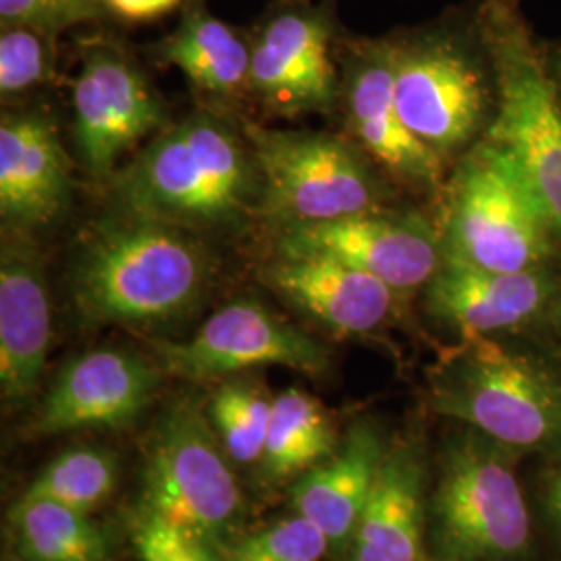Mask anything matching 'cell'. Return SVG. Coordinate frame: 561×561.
I'll use <instances>...</instances> for the list:
<instances>
[{
  "mask_svg": "<svg viewBox=\"0 0 561 561\" xmlns=\"http://www.w3.org/2000/svg\"><path fill=\"white\" fill-rule=\"evenodd\" d=\"M194 231L117 210L85 236L71 298L85 324L157 327L202 300L213 264Z\"/></svg>",
  "mask_w": 561,
  "mask_h": 561,
  "instance_id": "cell-1",
  "label": "cell"
},
{
  "mask_svg": "<svg viewBox=\"0 0 561 561\" xmlns=\"http://www.w3.org/2000/svg\"><path fill=\"white\" fill-rule=\"evenodd\" d=\"M119 210L190 231H222L259 213L254 154L221 119L196 113L167 127L115 180Z\"/></svg>",
  "mask_w": 561,
  "mask_h": 561,
  "instance_id": "cell-2",
  "label": "cell"
},
{
  "mask_svg": "<svg viewBox=\"0 0 561 561\" xmlns=\"http://www.w3.org/2000/svg\"><path fill=\"white\" fill-rule=\"evenodd\" d=\"M433 408L518 449L561 447V373L489 337H461L428 370Z\"/></svg>",
  "mask_w": 561,
  "mask_h": 561,
  "instance_id": "cell-3",
  "label": "cell"
},
{
  "mask_svg": "<svg viewBox=\"0 0 561 561\" xmlns=\"http://www.w3.org/2000/svg\"><path fill=\"white\" fill-rule=\"evenodd\" d=\"M481 27L497 92L484 141L518 169L545 219L561 233V108L556 83L507 0H489L482 7Z\"/></svg>",
  "mask_w": 561,
  "mask_h": 561,
  "instance_id": "cell-4",
  "label": "cell"
},
{
  "mask_svg": "<svg viewBox=\"0 0 561 561\" xmlns=\"http://www.w3.org/2000/svg\"><path fill=\"white\" fill-rule=\"evenodd\" d=\"M201 403H171L150 433L141 510L219 549L241 518V491Z\"/></svg>",
  "mask_w": 561,
  "mask_h": 561,
  "instance_id": "cell-5",
  "label": "cell"
},
{
  "mask_svg": "<svg viewBox=\"0 0 561 561\" xmlns=\"http://www.w3.org/2000/svg\"><path fill=\"white\" fill-rule=\"evenodd\" d=\"M245 140L261 175L259 215L279 229L381 208V181L347 141L254 123L245 125Z\"/></svg>",
  "mask_w": 561,
  "mask_h": 561,
  "instance_id": "cell-6",
  "label": "cell"
},
{
  "mask_svg": "<svg viewBox=\"0 0 561 561\" xmlns=\"http://www.w3.org/2000/svg\"><path fill=\"white\" fill-rule=\"evenodd\" d=\"M551 233L518 169L482 140L449 185L445 254L497 273L535 271L551 256Z\"/></svg>",
  "mask_w": 561,
  "mask_h": 561,
  "instance_id": "cell-7",
  "label": "cell"
},
{
  "mask_svg": "<svg viewBox=\"0 0 561 561\" xmlns=\"http://www.w3.org/2000/svg\"><path fill=\"white\" fill-rule=\"evenodd\" d=\"M433 516L445 560H510L530 542L528 507L516 472L481 437H466L447 449Z\"/></svg>",
  "mask_w": 561,
  "mask_h": 561,
  "instance_id": "cell-8",
  "label": "cell"
},
{
  "mask_svg": "<svg viewBox=\"0 0 561 561\" xmlns=\"http://www.w3.org/2000/svg\"><path fill=\"white\" fill-rule=\"evenodd\" d=\"M157 364L169 377L202 382L259 366H285L310 377L329 370L327 347L250 298L229 301L187 341H157Z\"/></svg>",
  "mask_w": 561,
  "mask_h": 561,
  "instance_id": "cell-9",
  "label": "cell"
},
{
  "mask_svg": "<svg viewBox=\"0 0 561 561\" xmlns=\"http://www.w3.org/2000/svg\"><path fill=\"white\" fill-rule=\"evenodd\" d=\"M405 125L442 159L466 148L489 119L491 90L479 62L449 38L389 44Z\"/></svg>",
  "mask_w": 561,
  "mask_h": 561,
  "instance_id": "cell-10",
  "label": "cell"
},
{
  "mask_svg": "<svg viewBox=\"0 0 561 561\" xmlns=\"http://www.w3.org/2000/svg\"><path fill=\"white\" fill-rule=\"evenodd\" d=\"M277 254L327 256L362 268L396 291L426 285L445 259L443 236L421 215L385 208L335 221L280 227Z\"/></svg>",
  "mask_w": 561,
  "mask_h": 561,
  "instance_id": "cell-11",
  "label": "cell"
},
{
  "mask_svg": "<svg viewBox=\"0 0 561 561\" xmlns=\"http://www.w3.org/2000/svg\"><path fill=\"white\" fill-rule=\"evenodd\" d=\"M164 121L159 94L131 60L104 46L83 57L73 83V141L94 178L111 175Z\"/></svg>",
  "mask_w": 561,
  "mask_h": 561,
  "instance_id": "cell-12",
  "label": "cell"
},
{
  "mask_svg": "<svg viewBox=\"0 0 561 561\" xmlns=\"http://www.w3.org/2000/svg\"><path fill=\"white\" fill-rule=\"evenodd\" d=\"M162 375L159 364L134 350H90L60 368L30 428L42 437L81 428H125L152 403Z\"/></svg>",
  "mask_w": 561,
  "mask_h": 561,
  "instance_id": "cell-13",
  "label": "cell"
},
{
  "mask_svg": "<svg viewBox=\"0 0 561 561\" xmlns=\"http://www.w3.org/2000/svg\"><path fill=\"white\" fill-rule=\"evenodd\" d=\"M53 341L50 296L41 250L30 233L4 227L0 254V393L23 405L41 387Z\"/></svg>",
  "mask_w": 561,
  "mask_h": 561,
  "instance_id": "cell-14",
  "label": "cell"
},
{
  "mask_svg": "<svg viewBox=\"0 0 561 561\" xmlns=\"http://www.w3.org/2000/svg\"><path fill=\"white\" fill-rule=\"evenodd\" d=\"M250 90L273 115L329 113L337 76L324 21L298 11L268 21L252 48Z\"/></svg>",
  "mask_w": 561,
  "mask_h": 561,
  "instance_id": "cell-15",
  "label": "cell"
},
{
  "mask_svg": "<svg viewBox=\"0 0 561 561\" xmlns=\"http://www.w3.org/2000/svg\"><path fill=\"white\" fill-rule=\"evenodd\" d=\"M279 298L333 335H366L389 321L396 289L352 264L304 254H277L259 271Z\"/></svg>",
  "mask_w": 561,
  "mask_h": 561,
  "instance_id": "cell-16",
  "label": "cell"
},
{
  "mask_svg": "<svg viewBox=\"0 0 561 561\" xmlns=\"http://www.w3.org/2000/svg\"><path fill=\"white\" fill-rule=\"evenodd\" d=\"M71 161L53 121L4 113L0 121V215L4 227L36 231L60 219L71 202Z\"/></svg>",
  "mask_w": 561,
  "mask_h": 561,
  "instance_id": "cell-17",
  "label": "cell"
},
{
  "mask_svg": "<svg viewBox=\"0 0 561 561\" xmlns=\"http://www.w3.org/2000/svg\"><path fill=\"white\" fill-rule=\"evenodd\" d=\"M347 127L362 152L396 180L414 187H437L443 159L405 125L396 101L389 44L364 48L345 81Z\"/></svg>",
  "mask_w": 561,
  "mask_h": 561,
  "instance_id": "cell-18",
  "label": "cell"
},
{
  "mask_svg": "<svg viewBox=\"0 0 561 561\" xmlns=\"http://www.w3.org/2000/svg\"><path fill=\"white\" fill-rule=\"evenodd\" d=\"M556 294L542 268L497 273L445 254L426 283V306L461 337H489L535 319Z\"/></svg>",
  "mask_w": 561,
  "mask_h": 561,
  "instance_id": "cell-19",
  "label": "cell"
},
{
  "mask_svg": "<svg viewBox=\"0 0 561 561\" xmlns=\"http://www.w3.org/2000/svg\"><path fill=\"white\" fill-rule=\"evenodd\" d=\"M385 456L381 431L370 422H354L340 447L294 484L296 514L317 524L333 551L352 541Z\"/></svg>",
  "mask_w": 561,
  "mask_h": 561,
  "instance_id": "cell-20",
  "label": "cell"
},
{
  "mask_svg": "<svg viewBox=\"0 0 561 561\" xmlns=\"http://www.w3.org/2000/svg\"><path fill=\"white\" fill-rule=\"evenodd\" d=\"M422 512L421 461L408 447L387 449L347 561H421Z\"/></svg>",
  "mask_w": 561,
  "mask_h": 561,
  "instance_id": "cell-21",
  "label": "cell"
},
{
  "mask_svg": "<svg viewBox=\"0 0 561 561\" xmlns=\"http://www.w3.org/2000/svg\"><path fill=\"white\" fill-rule=\"evenodd\" d=\"M159 57L206 94L227 99L250 88L252 50L225 21L208 13H190L181 21L161 42Z\"/></svg>",
  "mask_w": 561,
  "mask_h": 561,
  "instance_id": "cell-22",
  "label": "cell"
},
{
  "mask_svg": "<svg viewBox=\"0 0 561 561\" xmlns=\"http://www.w3.org/2000/svg\"><path fill=\"white\" fill-rule=\"evenodd\" d=\"M11 533L27 561H108L111 542L101 526L78 510L21 495L9 512Z\"/></svg>",
  "mask_w": 561,
  "mask_h": 561,
  "instance_id": "cell-23",
  "label": "cell"
},
{
  "mask_svg": "<svg viewBox=\"0 0 561 561\" xmlns=\"http://www.w3.org/2000/svg\"><path fill=\"white\" fill-rule=\"evenodd\" d=\"M335 447V428L321 401L298 387L275 398L261 460L268 481L298 479L329 458Z\"/></svg>",
  "mask_w": 561,
  "mask_h": 561,
  "instance_id": "cell-24",
  "label": "cell"
},
{
  "mask_svg": "<svg viewBox=\"0 0 561 561\" xmlns=\"http://www.w3.org/2000/svg\"><path fill=\"white\" fill-rule=\"evenodd\" d=\"M117 479L119 466L111 451L76 447L50 461L23 495L90 514L113 495Z\"/></svg>",
  "mask_w": 561,
  "mask_h": 561,
  "instance_id": "cell-25",
  "label": "cell"
},
{
  "mask_svg": "<svg viewBox=\"0 0 561 561\" xmlns=\"http://www.w3.org/2000/svg\"><path fill=\"white\" fill-rule=\"evenodd\" d=\"M273 401L261 385L250 379L225 381L215 389L208 416L227 456L240 463H254L264 456Z\"/></svg>",
  "mask_w": 561,
  "mask_h": 561,
  "instance_id": "cell-26",
  "label": "cell"
},
{
  "mask_svg": "<svg viewBox=\"0 0 561 561\" xmlns=\"http://www.w3.org/2000/svg\"><path fill=\"white\" fill-rule=\"evenodd\" d=\"M329 551L327 535L300 514L219 547L225 561H321Z\"/></svg>",
  "mask_w": 561,
  "mask_h": 561,
  "instance_id": "cell-27",
  "label": "cell"
},
{
  "mask_svg": "<svg viewBox=\"0 0 561 561\" xmlns=\"http://www.w3.org/2000/svg\"><path fill=\"white\" fill-rule=\"evenodd\" d=\"M50 38L36 30L9 25L0 36V92L18 96L53 78Z\"/></svg>",
  "mask_w": 561,
  "mask_h": 561,
  "instance_id": "cell-28",
  "label": "cell"
},
{
  "mask_svg": "<svg viewBox=\"0 0 561 561\" xmlns=\"http://www.w3.org/2000/svg\"><path fill=\"white\" fill-rule=\"evenodd\" d=\"M131 528L140 561H225L219 549L148 510L140 507Z\"/></svg>",
  "mask_w": 561,
  "mask_h": 561,
  "instance_id": "cell-29",
  "label": "cell"
},
{
  "mask_svg": "<svg viewBox=\"0 0 561 561\" xmlns=\"http://www.w3.org/2000/svg\"><path fill=\"white\" fill-rule=\"evenodd\" d=\"M99 0H0L2 27L21 25L55 38L62 30L99 18Z\"/></svg>",
  "mask_w": 561,
  "mask_h": 561,
  "instance_id": "cell-30",
  "label": "cell"
},
{
  "mask_svg": "<svg viewBox=\"0 0 561 561\" xmlns=\"http://www.w3.org/2000/svg\"><path fill=\"white\" fill-rule=\"evenodd\" d=\"M181 0H104V4L125 20H154L175 9Z\"/></svg>",
  "mask_w": 561,
  "mask_h": 561,
  "instance_id": "cell-31",
  "label": "cell"
},
{
  "mask_svg": "<svg viewBox=\"0 0 561 561\" xmlns=\"http://www.w3.org/2000/svg\"><path fill=\"white\" fill-rule=\"evenodd\" d=\"M547 505L551 510V516L558 520L561 526V472H558L547 489Z\"/></svg>",
  "mask_w": 561,
  "mask_h": 561,
  "instance_id": "cell-32",
  "label": "cell"
},
{
  "mask_svg": "<svg viewBox=\"0 0 561 561\" xmlns=\"http://www.w3.org/2000/svg\"><path fill=\"white\" fill-rule=\"evenodd\" d=\"M558 73H560V80H561V59H560V65H558Z\"/></svg>",
  "mask_w": 561,
  "mask_h": 561,
  "instance_id": "cell-33",
  "label": "cell"
},
{
  "mask_svg": "<svg viewBox=\"0 0 561 561\" xmlns=\"http://www.w3.org/2000/svg\"><path fill=\"white\" fill-rule=\"evenodd\" d=\"M20 561H27V560H23V558H21V560H20Z\"/></svg>",
  "mask_w": 561,
  "mask_h": 561,
  "instance_id": "cell-34",
  "label": "cell"
}]
</instances>
